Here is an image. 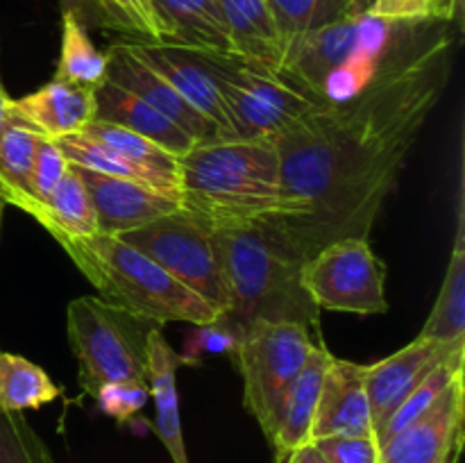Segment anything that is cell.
I'll list each match as a JSON object with an SVG mask.
<instances>
[{
  "label": "cell",
  "instance_id": "d6a6232c",
  "mask_svg": "<svg viewBox=\"0 0 465 463\" xmlns=\"http://www.w3.org/2000/svg\"><path fill=\"white\" fill-rule=\"evenodd\" d=\"M0 463H54L23 413L0 409Z\"/></svg>",
  "mask_w": 465,
  "mask_h": 463
},
{
  "label": "cell",
  "instance_id": "4316f807",
  "mask_svg": "<svg viewBox=\"0 0 465 463\" xmlns=\"http://www.w3.org/2000/svg\"><path fill=\"white\" fill-rule=\"evenodd\" d=\"M54 80L89 89H98L107 80V53L95 48L84 23L73 9H64L62 14V48Z\"/></svg>",
  "mask_w": 465,
  "mask_h": 463
},
{
  "label": "cell",
  "instance_id": "277c9868",
  "mask_svg": "<svg viewBox=\"0 0 465 463\" xmlns=\"http://www.w3.org/2000/svg\"><path fill=\"white\" fill-rule=\"evenodd\" d=\"M64 252L95 286L100 300L153 325L191 322L207 325L218 311L157 261L118 236L94 234L84 239H59Z\"/></svg>",
  "mask_w": 465,
  "mask_h": 463
},
{
  "label": "cell",
  "instance_id": "9a60e30c",
  "mask_svg": "<svg viewBox=\"0 0 465 463\" xmlns=\"http://www.w3.org/2000/svg\"><path fill=\"white\" fill-rule=\"evenodd\" d=\"M107 80L121 89L130 91L136 98L148 103L159 113L175 123L177 127L193 136L195 143L223 141L216 125L203 116L195 107H191L163 77H159L153 68L145 66L127 44H114L107 50Z\"/></svg>",
  "mask_w": 465,
  "mask_h": 463
},
{
  "label": "cell",
  "instance_id": "f1b7e54d",
  "mask_svg": "<svg viewBox=\"0 0 465 463\" xmlns=\"http://www.w3.org/2000/svg\"><path fill=\"white\" fill-rule=\"evenodd\" d=\"M463 366H465V350L452 354L450 359L440 361L434 370L427 372V375L420 379V384H418L416 389H413L411 393H409L407 398L395 407V411L391 413L389 420H386L384 425H381V429L377 431L375 434L377 443L380 445L386 443L391 436L402 431L404 427L411 425L416 418H420L422 413L430 411V409L434 407L436 399L440 398V393L452 384L454 377L461 375Z\"/></svg>",
  "mask_w": 465,
  "mask_h": 463
},
{
  "label": "cell",
  "instance_id": "f546056e",
  "mask_svg": "<svg viewBox=\"0 0 465 463\" xmlns=\"http://www.w3.org/2000/svg\"><path fill=\"white\" fill-rule=\"evenodd\" d=\"M82 134L91 136V139L118 150V153L125 154V157L132 159L134 163L148 168L150 172H154V175L163 177V180H168L171 184H175L177 191H180V171H177L180 157L166 153L163 148L154 145L153 141L143 139V136L134 134V132L125 130V127H118L103 121L89 123V125L82 130Z\"/></svg>",
  "mask_w": 465,
  "mask_h": 463
},
{
  "label": "cell",
  "instance_id": "ab89813d",
  "mask_svg": "<svg viewBox=\"0 0 465 463\" xmlns=\"http://www.w3.org/2000/svg\"><path fill=\"white\" fill-rule=\"evenodd\" d=\"M14 123V100L5 94L3 84H0V136Z\"/></svg>",
  "mask_w": 465,
  "mask_h": 463
},
{
  "label": "cell",
  "instance_id": "4fadbf2b",
  "mask_svg": "<svg viewBox=\"0 0 465 463\" xmlns=\"http://www.w3.org/2000/svg\"><path fill=\"white\" fill-rule=\"evenodd\" d=\"M461 350H465V343H443V340L418 336L416 340L404 345L391 357L377 363H368L366 390L375 434L389 420L395 407L420 384L427 372L434 370L440 361L461 352Z\"/></svg>",
  "mask_w": 465,
  "mask_h": 463
},
{
  "label": "cell",
  "instance_id": "60d3db41",
  "mask_svg": "<svg viewBox=\"0 0 465 463\" xmlns=\"http://www.w3.org/2000/svg\"><path fill=\"white\" fill-rule=\"evenodd\" d=\"M348 5H350V9H352L354 16H363V14L371 9L372 0H348Z\"/></svg>",
  "mask_w": 465,
  "mask_h": 463
},
{
  "label": "cell",
  "instance_id": "8d00e7d4",
  "mask_svg": "<svg viewBox=\"0 0 465 463\" xmlns=\"http://www.w3.org/2000/svg\"><path fill=\"white\" fill-rule=\"evenodd\" d=\"M330 463H380L375 436H330L312 440Z\"/></svg>",
  "mask_w": 465,
  "mask_h": 463
},
{
  "label": "cell",
  "instance_id": "52a82bcc",
  "mask_svg": "<svg viewBox=\"0 0 465 463\" xmlns=\"http://www.w3.org/2000/svg\"><path fill=\"white\" fill-rule=\"evenodd\" d=\"M204 59L225 100L232 130L241 141H275L325 104L263 64L239 54L204 53Z\"/></svg>",
  "mask_w": 465,
  "mask_h": 463
},
{
  "label": "cell",
  "instance_id": "44dd1931",
  "mask_svg": "<svg viewBox=\"0 0 465 463\" xmlns=\"http://www.w3.org/2000/svg\"><path fill=\"white\" fill-rule=\"evenodd\" d=\"M166 44L213 54H236L218 0H154Z\"/></svg>",
  "mask_w": 465,
  "mask_h": 463
},
{
  "label": "cell",
  "instance_id": "74e56055",
  "mask_svg": "<svg viewBox=\"0 0 465 463\" xmlns=\"http://www.w3.org/2000/svg\"><path fill=\"white\" fill-rule=\"evenodd\" d=\"M368 16L380 18L398 25H418V23L439 21L436 0H372Z\"/></svg>",
  "mask_w": 465,
  "mask_h": 463
},
{
  "label": "cell",
  "instance_id": "8fae6325",
  "mask_svg": "<svg viewBox=\"0 0 465 463\" xmlns=\"http://www.w3.org/2000/svg\"><path fill=\"white\" fill-rule=\"evenodd\" d=\"M463 372L434 407L380 445V463H459L463 449Z\"/></svg>",
  "mask_w": 465,
  "mask_h": 463
},
{
  "label": "cell",
  "instance_id": "7402d4cb",
  "mask_svg": "<svg viewBox=\"0 0 465 463\" xmlns=\"http://www.w3.org/2000/svg\"><path fill=\"white\" fill-rule=\"evenodd\" d=\"M218 3L234 44V53L277 71L284 48L266 0H218Z\"/></svg>",
  "mask_w": 465,
  "mask_h": 463
},
{
  "label": "cell",
  "instance_id": "484cf974",
  "mask_svg": "<svg viewBox=\"0 0 465 463\" xmlns=\"http://www.w3.org/2000/svg\"><path fill=\"white\" fill-rule=\"evenodd\" d=\"M39 139V132L16 121L0 136V200L23 209L32 218L39 212V202L30 191Z\"/></svg>",
  "mask_w": 465,
  "mask_h": 463
},
{
  "label": "cell",
  "instance_id": "b9f144b4",
  "mask_svg": "<svg viewBox=\"0 0 465 463\" xmlns=\"http://www.w3.org/2000/svg\"><path fill=\"white\" fill-rule=\"evenodd\" d=\"M0 221H3V200H0Z\"/></svg>",
  "mask_w": 465,
  "mask_h": 463
},
{
  "label": "cell",
  "instance_id": "7c38bea8",
  "mask_svg": "<svg viewBox=\"0 0 465 463\" xmlns=\"http://www.w3.org/2000/svg\"><path fill=\"white\" fill-rule=\"evenodd\" d=\"M125 44L145 66L163 77L191 107L198 109L207 121H212L223 141L236 139L230 116H227L225 100L218 89V82L209 71L204 53L171 44H139V41H125Z\"/></svg>",
  "mask_w": 465,
  "mask_h": 463
},
{
  "label": "cell",
  "instance_id": "d4e9b609",
  "mask_svg": "<svg viewBox=\"0 0 465 463\" xmlns=\"http://www.w3.org/2000/svg\"><path fill=\"white\" fill-rule=\"evenodd\" d=\"M54 141H57L64 157H66L68 163H73V166L89 168V171L103 172V175L139 182V184L148 186V189L157 191V193L180 202V191H177L175 184H171V182L163 180V177L154 175V172H150L148 168L134 163L132 159H127L125 154L118 153V150L109 148V145L82 134V132L62 136V139H54Z\"/></svg>",
  "mask_w": 465,
  "mask_h": 463
},
{
  "label": "cell",
  "instance_id": "8992f818",
  "mask_svg": "<svg viewBox=\"0 0 465 463\" xmlns=\"http://www.w3.org/2000/svg\"><path fill=\"white\" fill-rule=\"evenodd\" d=\"M153 322L141 320L104 300L84 295L66 309L68 345L80 366V386L94 398L109 381H148V331Z\"/></svg>",
  "mask_w": 465,
  "mask_h": 463
},
{
  "label": "cell",
  "instance_id": "e575fe53",
  "mask_svg": "<svg viewBox=\"0 0 465 463\" xmlns=\"http://www.w3.org/2000/svg\"><path fill=\"white\" fill-rule=\"evenodd\" d=\"M239 340V331L218 316L216 320L207 322V325H195V331L186 340L184 352L180 357L184 366L200 363V357H204V354H230V357H234Z\"/></svg>",
  "mask_w": 465,
  "mask_h": 463
},
{
  "label": "cell",
  "instance_id": "6da1fadb",
  "mask_svg": "<svg viewBox=\"0 0 465 463\" xmlns=\"http://www.w3.org/2000/svg\"><path fill=\"white\" fill-rule=\"evenodd\" d=\"M452 59L448 32H409L357 95L321 104L277 136L282 207L254 227L302 263L331 241L368 239L448 86Z\"/></svg>",
  "mask_w": 465,
  "mask_h": 463
},
{
  "label": "cell",
  "instance_id": "7a4b0ae2",
  "mask_svg": "<svg viewBox=\"0 0 465 463\" xmlns=\"http://www.w3.org/2000/svg\"><path fill=\"white\" fill-rule=\"evenodd\" d=\"M180 207L207 230L262 225L282 207L275 141H209L182 154Z\"/></svg>",
  "mask_w": 465,
  "mask_h": 463
},
{
  "label": "cell",
  "instance_id": "3957f363",
  "mask_svg": "<svg viewBox=\"0 0 465 463\" xmlns=\"http://www.w3.org/2000/svg\"><path fill=\"white\" fill-rule=\"evenodd\" d=\"M213 234L230 293L227 311L221 316L227 325L243 334L252 322H298L321 334V309L300 281L302 261L254 225Z\"/></svg>",
  "mask_w": 465,
  "mask_h": 463
},
{
  "label": "cell",
  "instance_id": "d590c367",
  "mask_svg": "<svg viewBox=\"0 0 465 463\" xmlns=\"http://www.w3.org/2000/svg\"><path fill=\"white\" fill-rule=\"evenodd\" d=\"M68 166H71V163L64 157L57 141L48 139V136H41L39 145H36L35 166H32L30 175V191L32 195H35L36 202H39V207L48 200V195L57 189L62 177L66 175Z\"/></svg>",
  "mask_w": 465,
  "mask_h": 463
},
{
  "label": "cell",
  "instance_id": "1f68e13d",
  "mask_svg": "<svg viewBox=\"0 0 465 463\" xmlns=\"http://www.w3.org/2000/svg\"><path fill=\"white\" fill-rule=\"evenodd\" d=\"M107 27L139 44H166L154 0H94Z\"/></svg>",
  "mask_w": 465,
  "mask_h": 463
},
{
  "label": "cell",
  "instance_id": "9c48e42d",
  "mask_svg": "<svg viewBox=\"0 0 465 463\" xmlns=\"http://www.w3.org/2000/svg\"><path fill=\"white\" fill-rule=\"evenodd\" d=\"M118 239L148 254L163 271L216 309L218 316L227 311L230 293L216 234L193 221L189 213L180 209L171 216L125 232Z\"/></svg>",
  "mask_w": 465,
  "mask_h": 463
},
{
  "label": "cell",
  "instance_id": "d6986e66",
  "mask_svg": "<svg viewBox=\"0 0 465 463\" xmlns=\"http://www.w3.org/2000/svg\"><path fill=\"white\" fill-rule=\"evenodd\" d=\"M148 386L154 399V431L171 454L173 463H189L184 434H182L180 393H177V368L184 366L180 354L168 345L162 330L153 327L148 331Z\"/></svg>",
  "mask_w": 465,
  "mask_h": 463
},
{
  "label": "cell",
  "instance_id": "83f0119b",
  "mask_svg": "<svg viewBox=\"0 0 465 463\" xmlns=\"http://www.w3.org/2000/svg\"><path fill=\"white\" fill-rule=\"evenodd\" d=\"M62 395L48 372L30 359L14 352H0V409L35 411Z\"/></svg>",
  "mask_w": 465,
  "mask_h": 463
},
{
  "label": "cell",
  "instance_id": "f35d334b",
  "mask_svg": "<svg viewBox=\"0 0 465 463\" xmlns=\"http://www.w3.org/2000/svg\"><path fill=\"white\" fill-rule=\"evenodd\" d=\"M275 463H330V461L322 457V452L316 448V445L307 443L291 449V452L275 454Z\"/></svg>",
  "mask_w": 465,
  "mask_h": 463
},
{
  "label": "cell",
  "instance_id": "ffe728a7",
  "mask_svg": "<svg viewBox=\"0 0 465 463\" xmlns=\"http://www.w3.org/2000/svg\"><path fill=\"white\" fill-rule=\"evenodd\" d=\"M95 121L125 127V130L153 141L154 145L175 154V157H182L193 145H198L193 136H189L182 127L168 121L163 113H159L157 109L150 107L148 103L136 98L130 91L112 84L109 80H104L95 89Z\"/></svg>",
  "mask_w": 465,
  "mask_h": 463
},
{
  "label": "cell",
  "instance_id": "2e32d148",
  "mask_svg": "<svg viewBox=\"0 0 465 463\" xmlns=\"http://www.w3.org/2000/svg\"><path fill=\"white\" fill-rule=\"evenodd\" d=\"M366 372L368 366L331 357L313 416L312 440L330 436H375Z\"/></svg>",
  "mask_w": 465,
  "mask_h": 463
},
{
  "label": "cell",
  "instance_id": "836d02e7",
  "mask_svg": "<svg viewBox=\"0 0 465 463\" xmlns=\"http://www.w3.org/2000/svg\"><path fill=\"white\" fill-rule=\"evenodd\" d=\"M94 398L104 416L118 422H127L145 407L150 398V386L148 381L141 379L109 381V384L100 386Z\"/></svg>",
  "mask_w": 465,
  "mask_h": 463
},
{
  "label": "cell",
  "instance_id": "ba28073f",
  "mask_svg": "<svg viewBox=\"0 0 465 463\" xmlns=\"http://www.w3.org/2000/svg\"><path fill=\"white\" fill-rule=\"evenodd\" d=\"M318 336L298 322H252L241 334L232 359L243 377V407L266 438L272 434L291 381L307 363Z\"/></svg>",
  "mask_w": 465,
  "mask_h": 463
},
{
  "label": "cell",
  "instance_id": "30bf717a",
  "mask_svg": "<svg viewBox=\"0 0 465 463\" xmlns=\"http://www.w3.org/2000/svg\"><path fill=\"white\" fill-rule=\"evenodd\" d=\"M300 281L318 309L359 316L389 311L384 293L386 263L363 236L322 245L302 263Z\"/></svg>",
  "mask_w": 465,
  "mask_h": 463
},
{
  "label": "cell",
  "instance_id": "cb8c5ba5",
  "mask_svg": "<svg viewBox=\"0 0 465 463\" xmlns=\"http://www.w3.org/2000/svg\"><path fill=\"white\" fill-rule=\"evenodd\" d=\"M35 221L48 230L54 241L59 239H84V236L98 234V218H95L94 202L86 191L84 182L68 166L66 175L57 184V189L48 195Z\"/></svg>",
  "mask_w": 465,
  "mask_h": 463
},
{
  "label": "cell",
  "instance_id": "5bb4252c",
  "mask_svg": "<svg viewBox=\"0 0 465 463\" xmlns=\"http://www.w3.org/2000/svg\"><path fill=\"white\" fill-rule=\"evenodd\" d=\"M73 168L91 195L95 218H98V234L121 236L182 209L177 200L166 198L139 182L103 175L89 168Z\"/></svg>",
  "mask_w": 465,
  "mask_h": 463
},
{
  "label": "cell",
  "instance_id": "ac0fdd59",
  "mask_svg": "<svg viewBox=\"0 0 465 463\" xmlns=\"http://www.w3.org/2000/svg\"><path fill=\"white\" fill-rule=\"evenodd\" d=\"M331 357L334 354L322 343V336H318L307 363L291 381L289 390L280 404V411H277L272 434L268 436V443L272 445L275 454L291 452L300 445L312 443L313 416H316L322 379H325Z\"/></svg>",
  "mask_w": 465,
  "mask_h": 463
},
{
  "label": "cell",
  "instance_id": "e0dca14e",
  "mask_svg": "<svg viewBox=\"0 0 465 463\" xmlns=\"http://www.w3.org/2000/svg\"><path fill=\"white\" fill-rule=\"evenodd\" d=\"M14 121L48 139L77 134L95 121V89L53 77L35 94L14 100Z\"/></svg>",
  "mask_w": 465,
  "mask_h": 463
},
{
  "label": "cell",
  "instance_id": "4dcf8cb0",
  "mask_svg": "<svg viewBox=\"0 0 465 463\" xmlns=\"http://www.w3.org/2000/svg\"><path fill=\"white\" fill-rule=\"evenodd\" d=\"M266 7L282 39V48L298 34L354 16L348 0H266Z\"/></svg>",
  "mask_w": 465,
  "mask_h": 463
},
{
  "label": "cell",
  "instance_id": "5b68a950",
  "mask_svg": "<svg viewBox=\"0 0 465 463\" xmlns=\"http://www.w3.org/2000/svg\"><path fill=\"white\" fill-rule=\"evenodd\" d=\"M395 25L363 14L304 32L284 45L277 71L321 103L348 100L375 77Z\"/></svg>",
  "mask_w": 465,
  "mask_h": 463
},
{
  "label": "cell",
  "instance_id": "603a6c76",
  "mask_svg": "<svg viewBox=\"0 0 465 463\" xmlns=\"http://www.w3.org/2000/svg\"><path fill=\"white\" fill-rule=\"evenodd\" d=\"M420 339L443 340V343H465V227H463V198L459 200L457 234H454L452 254L445 271L440 293L434 309L425 320Z\"/></svg>",
  "mask_w": 465,
  "mask_h": 463
}]
</instances>
